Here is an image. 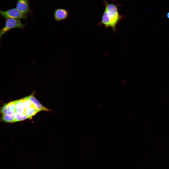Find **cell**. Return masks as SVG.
I'll return each mask as SVG.
<instances>
[{
	"label": "cell",
	"instance_id": "1",
	"mask_svg": "<svg viewBox=\"0 0 169 169\" xmlns=\"http://www.w3.org/2000/svg\"><path fill=\"white\" fill-rule=\"evenodd\" d=\"M123 17L120 15L116 6L113 4H107L101 20L97 24L99 26L104 25L106 28H111L115 33L117 25Z\"/></svg>",
	"mask_w": 169,
	"mask_h": 169
},
{
	"label": "cell",
	"instance_id": "2",
	"mask_svg": "<svg viewBox=\"0 0 169 169\" xmlns=\"http://www.w3.org/2000/svg\"><path fill=\"white\" fill-rule=\"evenodd\" d=\"M25 26L19 19L9 18L6 19L4 26L0 31V38L11 29L16 28L21 29L24 28Z\"/></svg>",
	"mask_w": 169,
	"mask_h": 169
},
{
	"label": "cell",
	"instance_id": "3",
	"mask_svg": "<svg viewBox=\"0 0 169 169\" xmlns=\"http://www.w3.org/2000/svg\"><path fill=\"white\" fill-rule=\"evenodd\" d=\"M0 14L5 19L12 18L27 19V14L20 12L16 8H11L5 11L0 10Z\"/></svg>",
	"mask_w": 169,
	"mask_h": 169
},
{
	"label": "cell",
	"instance_id": "4",
	"mask_svg": "<svg viewBox=\"0 0 169 169\" xmlns=\"http://www.w3.org/2000/svg\"><path fill=\"white\" fill-rule=\"evenodd\" d=\"M69 14V11L66 9L58 8L54 11V19L57 22L63 21L68 18Z\"/></svg>",
	"mask_w": 169,
	"mask_h": 169
},
{
	"label": "cell",
	"instance_id": "5",
	"mask_svg": "<svg viewBox=\"0 0 169 169\" xmlns=\"http://www.w3.org/2000/svg\"><path fill=\"white\" fill-rule=\"evenodd\" d=\"M16 8L20 12L26 14L32 13L29 5L28 0H17Z\"/></svg>",
	"mask_w": 169,
	"mask_h": 169
},
{
	"label": "cell",
	"instance_id": "6",
	"mask_svg": "<svg viewBox=\"0 0 169 169\" xmlns=\"http://www.w3.org/2000/svg\"><path fill=\"white\" fill-rule=\"evenodd\" d=\"M34 92L31 95L26 97L29 99L33 104L34 107L40 111H53L43 106L35 98L34 96Z\"/></svg>",
	"mask_w": 169,
	"mask_h": 169
},
{
	"label": "cell",
	"instance_id": "7",
	"mask_svg": "<svg viewBox=\"0 0 169 169\" xmlns=\"http://www.w3.org/2000/svg\"><path fill=\"white\" fill-rule=\"evenodd\" d=\"M15 100L7 103V110L6 114L10 116H13L15 111Z\"/></svg>",
	"mask_w": 169,
	"mask_h": 169
},
{
	"label": "cell",
	"instance_id": "8",
	"mask_svg": "<svg viewBox=\"0 0 169 169\" xmlns=\"http://www.w3.org/2000/svg\"><path fill=\"white\" fill-rule=\"evenodd\" d=\"M14 122L21 121L29 118L24 112H15L13 114Z\"/></svg>",
	"mask_w": 169,
	"mask_h": 169
},
{
	"label": "cell",
	"instance_id": "9",
	"mask_svg": "<svg viewBox=\"0 0 169 169\" xmlns=\"http://www.w3.org/2000/svg\"><path fill=\"white\" fill-rule=\"evenodd\" d=\"M39 111L34 106H32L25 109L24 113L29 118H30Z\"/></svg>",
	"mask_w": 169,
	"mask_h": 169
},
{
	"label": "cell",
	"instance_id": "10",
	"mask_svg": "<svg viewBox=\"0 0 169 169\" xmlns=\"http://www.w3.org/2000/svg\"><path fill=\"white\" fill-rule=\"evenodd\" d=\"M15 112H24L25 108L23 99L15 100Z\"/></svg>",
	"mask_w": 169,
	"mask_h": 169
},
{
	"label": "cell",
	"instance_id": "11",
	"mask_svg": "<svg viewBox=\"0 0 169 169\" xmlns=\"http://www.w3.org/2000/svg\"><path fill=\"white\" fill-rule=\"evenodd\" d=\"M1 120L6 122H14V119L13 116H10L5 114L2 115Z\"/></svg>",
	"mask_w": 169,
	"mask_h": 169
},
{
	"label": "cell",
	"instance_id": "12",
	"mask_svg": "<svg viewBox=\"0 0 169 169\" xmlns=\"http://www.w3.org/2000/svg\"><path fill=\"white\" fill-rule=\"evenodd\" d=\"M22 99L25 109L32 106H34L31 101L26 97Z\"/></svg>",
	"mask_w": 169,
	"mask_h": 169
},
{
	"label": "cell",
	"instance_id": "13",
	"mask_svg": "<svg viewBox=\"0 0 169 169\" xmlns=\"http://www.w3.org/2000/svg\"><path fill=\"white\" fill-rule=\"evenodd\" d=\"M7 110V103L5 104L2 107L0 110V112L2 115L6 114Z\"/></svg>",
	"mask_w": 169,
	"mask_h": 169
},
{
	"label": "cell",
	"instance_id": "14",
	"mask_svg": "<svg viewBox=\"0 0 169 169\" xmlns=\"http://www.w3.org/2000/svg\"><path fill=\"white\" fill-rule=\"evenodd\" d=\"M167 17L169 19V11L167 14Z\"/></svg>",
	"mask_w": 169,
	"mask_h": 169
}]
</instances>
